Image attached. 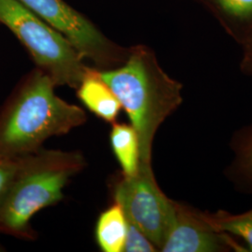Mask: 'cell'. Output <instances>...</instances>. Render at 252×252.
I'll return each instance as SVG.
<instances>
[{
  "label": "cell",
  "mask_w": 252,
  "mask_h": 252,
  "mask_svg": "<svg viewBox=\"0 0 252 252\" xmlns=\"http://www.w3.org/2000/svg\"><path fill=\"white\" fill-rule=\"evenodd\" d=\"M207 217L217 231L239 236L252 252V210L239 215L219 213L217 216Z\"/></svg>",
  "instance_id": "8fae6325"
},
{
  "label": "cell",
  "mask_w": 252,
  "mask_h": 252,
  "mask_svg": "<svg viewBox=\"0 0 252 252\" xmlns=\"http://www.w3.org/2000/svg\"><path fill=\"white\" fill-rule=\"evenodd\" d=\"M24 157L15 159L0 157V207L18 174Z\"/></svg>",
  "instance_id": "7c38bea8"
},
{
  "label": "cell",
  "mask_w": 252,
  "mask_h": 252,
  "mask_svg": "<svg viewBox=\"0 0 252 252\" xmlns=\"http://www.w3.org/2000/svg\"><path fill=\"white\" fill-rule=\"evenodd\" d=\"M228 14L237 18L252 17V0H216Z\"/></svg>",
  "instance_id": "5bb4252c"
},
{
  "label": "cell",
  "mask_w": 252,
  "mask_h": 252,
  "mask_svg": "<svg viewBox=\"0 0 252 252\" xmlns=\"http://www.w3.org/2000/svg\"><path fill=\"white\" fill-rule=\"evenodd\" d=\"M81 153L46 150L23 158L18 174L0 207V232L33 240L31 220L59 203L69 180L85 167Z\"/></svg>",
  "instance_id": "3957f363"
},
{
  "label": "cell",
  "mask_w": 252,
  "mask_h": 252,
  "mask_svg": "<svg viewBox=\"0 0 252 252\" xmlns=\"http://www.w3.org/2000/svg\"><path fill=\"white\" fill-rule=\"evenodd\" d=\"M127 232V219L122 207L113 201L100 214L94 230L95 241L103 252H123Z\"/></svg>",
  "instance_id": "9c48e42d"
},
{
  "label": "cell",
  "mask_w": 252,
  "mask_h": 252,
  "mask_svg": "<svg viewBox=\"0 0 252 252\" xmlns=\"http://www.w3.org/2000/svg\"><path fill=\"white\" fill-rule=\"evenodd\" d=\"M111 192L127 220L140 229L161 252L175 220L176 202L160 189L152 165L140 163L134 176L121 173L112 181Z\"/></svg>",
  "instance_id": "5b68a950"
},
{
  "label": "cell",
  "mask_w": 252,
  "mask_h": 252,
  "mask_svg": "<svg viewBox=\"0 0 252 252\" xmlns=\"http://www.w3.org/2000/svg\"><path fill=\"white\" fill-rule=\"evenodd\" d=\"M124 252H158L148 236L136 226L127 220V232Z\"/></svg>",
  "instance_id": "4fadbf2b"
},
{
  "label": "cell",
  "mask_w": 252,
  "mask_h": 252,
  "mask_svg": "<svg viewBox=\"0 0 252 252\" xmlns=\"http://www.w3.org/2000/svg\"><path fill=\"white\" fill-rule=\"evenodd\" d=\"M0 23L17 36L56 86L77 89L88 66L71 43L18 0H0Z\"/></svg>",
  "instance_id": "277c9868"
},
{
  "label": "cell",
  "mask_w": 252,
  "mask_h": 252,
  "mask_svg": "<svg viewBox=\"0 0 252 252\" xmlns=\"http://www.w3.org/2000/svg\"><path fill=\"white\" fill-rule=\"evenodd\" d=\"M77 96L93 114L108 124L117 122L121 103L113 91L101 79L97 68L88 67L80 85Z\"/></svg>",
  "instance_id": "ba28073f"
},
{
  "label": "cell",
  "mask_w": 252,
  "mask_h": 252,
  "mask_svg": "<svg viewBox=\"0 0 252 252\" xmlns=\"http://www.w3.org/2000/svg\"><path fill=\"white\" fill-rule=\"evenodd\" d=\"M245 47H246V53L252 54V36L247 40Z\"/></svg>",
  "instance_id": "2e32d148"
},
{
  "label": "cell",
  "mask_w": 252,
  "mask_h": 252,
  "mask_svg": "<svg viewBox=\"0 0 252 252\" xmlns=\"http://www.w3.org/2000/svg\"><path fill=\"white\" fill-rule=\"evenodd\" d=\"M176 214L162 252H219L232 249L230 238L209 222L207 215L175 203Z\"/></svg>",
  "instance_id": "52a82bcc"
},
{
  "label": "cell",
  "mask_w": 252,
  "mask_h": 252,
  "mask_svg": "<svg viewBox=\"0 0 252 252\" xmlns=\"http://www.w3.org/2000/svg\"><path fill=\"white\" fill-rule=\"evenodd\" d=\"M55 87L37 68L14 93L0 112V157L15 159L36 153L47 139L86 123L85 111L59 97Z\"/></svg>",
  "instance_id": "7a4b0ae2"
},
{
  "label": "cell",
  "mask_w": 252,
  "mask_h": 252,
  "mask_svg": "<svg viewBox=\"0 0 252 252\" xmlns=\"http://www.w3.org/2000/svg\"><path fill=\"white\" fill-rule=\"evenodd\" d=\"M109 140L122 174L126 176L135 175L140 164V148L134 127L115 122L112 124Z\"/></svg>",
  "instance_id": "30bf717a"
},
{
  "label": "cell",
  "mask_w": 252,
  "mask_h": 252,
  "mask_svg": "<svg viewBox=\"0 0 252 252\" xmlns=\"http://www.w3.org/2000/svg\"><path fill=\"white\" fill-rule=\"evenodd\" d=\"M97 70L137 134L140 163L152 165L154 137L162 123L181 105L182 84L162 69L146 46L130 48L125 62L116 67Z\"/></svg>",
  "instance_id": "6da1fadb"
},
{
  "label": "cell",
  "mask_w": 252,
  "mask_h": 252,
  "mask_svg": "<svg viewBox=\"0 0 252 252\" xmlns=\"http://www.w3.org/2000/svg\"><path fill=\"white\" fill-rule=\"evenodd\" d=\"M18 1L63 35L83 59L93 61L98 69L116 67L129 54V49L113 43L63 0Z\"/></svg>",
  "instance_id": "8992f818"
},
{
  "label": "cell",
  "mask_w": 252,
  "mask_h": 252,
  "mask_svg": "<svg viewBox=\"0 0 252 252\" xmlns=\"http://www.w3.org/2000/svg\"><path fill=\"white\" fill-rule=\"evenodd\" d=\"M242 68L246 72L252 74V54L246 53L242 61Z\"/></svg>",
  "instance_id": "9a60e30c"
}]
</instances>
